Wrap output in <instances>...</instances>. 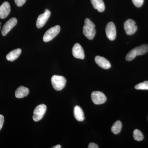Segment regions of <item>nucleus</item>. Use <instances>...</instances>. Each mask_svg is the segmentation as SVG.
I'll use <instances>...</instances> for the list:
<instances>
[{"instance_id": "nucleus-2", "label": "nucleus", "mask_w": 148, "mask_h": 148, "mask_svg": "<svg viewBox=\"0 0 148 148\" xmlns=\"http://www.w3.org/2000/svg\"><path fill=\"white\" fill-rule=\"evenodd\" d=\"M148 51V45H143L138 47L130 50L127 53L125 59L127 61H131L138 56L143 55L145 54Z\"/></svg>"}, {"instance_id": "nucleus-19", "label": "nucleus", "mask_w": 148, "mask_h": 148, "mask_svg": "<svg viewBox=\"0 0 148 148\" xmlns=\"http://www.w3.org/2000/svg\"><path fill=\"white\" fill-rule=\"evenodd\" d=\"M133 138L136 141H141L144 139V136L140 130L135 129L133 132Z\"/></svg>"}, {"instance_id": "nucleus-25", "label": "nucleus", "mask_w": 148, "mask_h": 148, "mask_svg": "<svg viewBox=\"0 0 148 148\" xmlns=\"http://www.w3.org/2000/svg\"><path fill=\"white\" fill-rule=\"evenodd\" d=\"M61 146L60 145H57L54 146L53 147V148H61Z\"/></svg>"}, {"instance_id": "nucleus-6", "label": "nucleus", "mask_w": 148, "mask_h": 148, "mask_svg": "<svg viewBox=\"0 0 148 148\" xmlns=\"http://www.w3.org/2000/svg\"><path fill=\"white\" fill-rule=\"evenodd\" d=\"M91 96L92 102L96 105L103 104L107 101L106 95L101 91H93Z\"/></svg>"}, {"instance_id": "nucleus-26", "label": "nucleus", "mask_w": 148, "mask_h": 148, "mask_svg": "<svg viewBox=\"0 0 148 148\" xmlns=\"http://www.w3.org/2000/svg\"><path fill=\"white\" fill-rule=\"evenodd\" d=\"M0 29H1V25H0Z\"/></svg>"}, {"instance_id": "nucleus-17", "label": "nucleus", "mask_w": 148, "mask_h": 148, "mask_svg": "<svg viewBox=\"0 0 148 148\" xmlns=\"http://www.w3.org/2000/svg\"><path fill=\"white\" fill-rule=\"evenodd\" d=\"M92 6L99 12H103L105 10V5L103 0H90Z\"/></svg>"}, {"instance_id": "nucleus-20", "label": "nucleus", "mask_w": 148, "mask_h": 148, "mask_svg": "<svg viewBox=\"0 0 148 148\" xmlns=\"http://www.w3.org/2000/svg\"><path fill=\"white\" fill-rule=\"evenodd\" d=\"M135 88L138 90H148V81H146L144 82L138 84L135 86Z\"/></svg>"}, {"instance_id": "nucleus-21", "label": "nucleus", "mask_w": 148, "mask_h": 148, "mask_svg": "<svg viewBox=\"0 0 148 148\" xmlns=\"http://www.w3.org/2000/svg\"><path fill=\"white\" fill-rule=\"evenodd\" d=\"M144 0H132V3L135 6L138 8L141 7L144 3Z\"/></svg>"}, {"instance_id": "nucleus-7", "label": "nucleus", "mask_w": 148, "mask_h": 148, "mask_svg": "<svg viewBox=\"0 0 148 148\" xmlns=\"http://www.w3.org/2000/svg\"><path fill=\"white\" fill-rule=\"evenodd\" d=\"M124 28L126 34L128 35H133L138 29V27L136 26L135 21L131 19H127L125 21Z\"/></svg>"}, {"instance_id": "nucleus-23", "label": "nucleus", "mask_w": 148, "mask_h": 148, "mask_svg": "<svg viewBox=\"0 0 148 148\" xmlns=\"http://www.w3.org/2000/svg\"><path fill=\"white\" fill-rule=\"evenodd\" d=\"M4 121V117L2 115L0 114V130L2 128Z\"/></svg>"}, {"instance_id": "nucleus-9", "label": "nucleus", "mask_w": 148, "mask_h": 148, "mask_svg": "<svg viewBox=\"0 0 148 148\" xmlns=\"http://www.w3.org/2000/svg\"><path fill=\"white\" fill-rule=\"evenodd\" d=\"M17 23V19L15 17L10 18L6 22L3 27L1 31L2 35L4 36H5L13 27L16 26Z\"/></svg>"}, {"instance_id": "nucleus-24", "label": "nucleus", "mask_w": 148, "mask_h": 148, "mask_svg": "<svg viewBox=\"0 0 148 148\" xmlns=\"http://www.w3.org/2000/svg\"><path fill=\"white\" fill-rule=\"evenodd\" d=\"M88 148H98L99 147L98 145L94 143H90L88 145Z\"/></svg>"}, {"instance_id": "nucleus-15", "label": "nucleus", "mask_w": 148, "mask_h": 148, "mask_svg": "<svg viewBox=\"0 0 148 148\" xmlns=\"http://www.w3.org/2000/svg\"><path fill=\"white\" fill-rule=\"evenodd\" d=\"M21 53V49L20 48L16 49L12 51L6 56V59L9 61H13L19 57Z\"/></svg>"}, {"instance_id": "nucleus-16", "label": "nucleus", "mask_w": 148, "mask_h": 148, "mask_svg": "<svg viewBox=\"0 0 148 148\" xmlns=\"http://www.w3.org/2000/svg\"><path fill=\"white\" fill-rule=\"evenodd\" d=\"M74 114L75 118L79 121L84 120L85 117L83 111L80 107L76 106L74 109Z\"/></svg>"}, {"instance_id": "nucleus-1", "label": "nucleus", "mask_w": 148, "mask_h": 148, "mask_svg": "<svg viewBox=\"0 0 148 148\" xmlns=\"http://www.w3.org/2000/svg\"><path fill=\"white\" fill-rule=\"evenodd\" d=\"M83 33L88 39L92 40L95 37L96 34L95 25L89 18H86L85 20Z\"/></svg>"}, {"instance_id": "nucleus-8", "label": "nucleus", "mask_w": 148, "mask_h": 148, "mask_svg": "<svg viewBox=\"0 0 148 148\" xmlns=\"http://www.w3.org/2000/svg\"><path fill=\"white\" fill-rule=\"evenodd\" d=\"M51 15L50 11L45 10L44 13L40 14L37 18L36 27L38 29H40L45 25Z\"/></svg>"}, {"instance_id": "nucleus-10", "label": "nucleus", "mask_w": 148, "mask_h": 148, "mask_svg": "<svg viewBox=\"0 0 148 148\" xmlns=\"http://www.w3.org/2000/svg\"><path fill=\"white\" fill-rule=\"evenodd\" d=\"M106 36L110 40L115 39L116 32L115 26L113 22H110L107 24L106 29Z\"/></svg>"}, {"instance_id": "nucleus-3", "label": "nucleus", "mask_w": 148, "mask_h": 148, "mask_svg": "<svg viewBox=\"0 0 148 148\" xmlns=\"http://www.w3.org/2000/svg\"><path fill=\"white\" fill-rule=\"evenodd\" d=\"M51 82L53 88L56 90H62L66 83V79L62 76L54 75L51 78Z\"/></svg>"}, {"instance_id": "nucleus-14", "label": "nucleus", "mask_w": 148, "mask_h": 148, "mask_svg": "<svg viewBox=\"0 0 148 148\" xmlns=\"http://www.w3.org/2000/svg\"><path fill=\"white\" fill-rule=\"evenodd\" d=\"M29 92V88L24 86H20L15 91V96L18 98H23L27 96Z\"/></svg>"}, {"instance_id": "nucleus-13", "label": "nucleus", "mask_w": 148, "mask_h": 148, "mask_svg": "<svg viewBox=\"0 0 148 148\" xmlns=\"http://www.w3.org/2000/svg\"><path fill=\"white\" fill-rule=\"evenodd\" d=\"M95 61L96 64L104 69H108L111 67L110 62L106 58L101 56H96L95 58Z\"/></svg>"}, {"instance_id": "nucleus-11", "label": "nucleus", "mask_w": 148, "mask_h": 148, "mask_svg": "<svg viewBox=\"0 0 148 148\" xmlns=\"http://www.w3.org/2000/svg\"><path fill=\"white\" fill-rule=\"evenodd\" d=\"M72 53L74 57L81 59H84V52L83 49L79 44L76 43L72 49Z\"/></svg>"}, {"instance_id": "nucleus-22", "label": "nucleus", "mask_w": 148, "mask_h": 148, "mask_svg": "<svg viewBox=\"0 0 148 148\" xmlns=\"http://www.w3.org/2000/svg\"><path fill=\"white\" fill-rule=\"evenodd\" d=\"M27 0H14L15 4L18 7L22 6L26 2Z\"/></svg>"}, {"instance_id": "nucleus-18", "label": "nucleus", "mask_w": 148, "mask_h": 148, "mask_svg": "<svg viewBox=\"0 0 148 148\" xmlns=\"http://www.w3.org/2000/svg\"><path fill=\"white\" fill-rule=\"evenodd\" d=\"M122 123L120 121H117L114 123L111 128L112 132L114 134H118L121 131Z\"/></svg>"}, {"instance_id": "nucleus-4", "label": "nucleus", "mask_w": 148, "mask_h": 148, "mask_svg": "<svg viewBox=\"0 0 148 148\" xmlns=\"http://www.w3.org/2000/svg\"><path fill=\"white\" fill-rule=\"evenodd\" d=\"M60 30L61 28L59 25H56L48 30L44 35L43 38L44 42H48L51 40L59 34Z\"/></svg>"}, {"instance_id": "nucleus-5", "label": "nucleus", "mask_w": 148, "mask_h": 148, "mask_svg": "<svg viewBox=\"0 0 148 148\" xmlns=\"http://www.w3.org/2000/svg\"><path fill=\"white\" fill-rule=\"evenodd\" d=\"M47 110V106L44 104H41L36 107L34 112L33 120L35 121H38L42 118Z\"/></svg>"}, {"instance_id": "nucleus-12", "label": "nucleus", "mask_w": 148, "mask_h": 148, "mask_svg": "<svg viewBox=\"0 0 148 148\" xmlns=\"http://www.w3.org/2000/svg\"><path fill=\"white\" fill-rule=\"evenodd\" d=\"M10 5L8 2H4L0 6V18L3 19L7 17L10 13Z\"/></svg>"}]
</instances>
